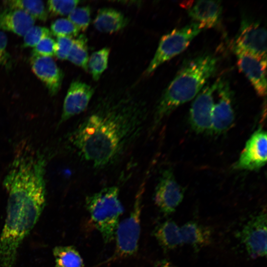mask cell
<instances>
[{
  "label": "cell",
  "mask_w": 267,
  "mask_h": 267,
  "mask_svg": "<svg viewBox=\"0 0 267 267\" xmlns=\"http://www.w3.org/2000/svg\"><path fill=\"white\" fill-rule=\"evenodd\" d=\"M68 134L81 160L97 170L119 162L144 131L148 111L144 100L129 89L106 91Z\"/></svg>",
  "instance_id": "6da1fadb"
},
{
  "label": "cell",
  "mask_w": 267,
  "mask_h": 267,
  "mask_svg": "<svg viewBox=\"0 0 267 267\" xmlns=\"http://www.w3.org/2000/svg\"><path fill=\"white\" fill-rule=\"evenodd\" d=\"M6 217L0 236V267H14L18 249L38 222L46 203V189L7 191Z\"/></svg>",
  "instance_id": "7a4b0ae2"
},
{
  "label": "cell",
  "mask_w": 267,
  "mask_h": 267,
  "mask_svg": "<svg viewBox=\"0 0 267 267\" xmlns=\"http://www.w3.org/2000/svg\"><path fill=\"white\" fill-rule=\"evenodd\" d=\"M218 62L215 56L203 54L184 64L166 88L156 104L150 126L151 132L155 131L176 108L197 96L216 72Z\"/></svg>",
  "instance_id": "3957f363"
},
{
  "label": "cell",
  "mask_w": 267,
  "mask_h": 267,
  "mask_svg": "<svg viewBox=\"0 0 267 267\" xmlns=\"http://www.w3.org/2000/svg\"><path fill=\"white\" fill-rule=\"evenodd\" d=\"M119 194V187L112 185L89 194L85 199L86 208L91 220L106 243L114 239L120 217L124 211Z\"/></svg>",
  "instance_id": "277c9868"
},
{
  "label": "cell",
  "mask_w": 267,
  "mask_h": 267,
  "mask_svg": "<svg viewBox=\"0 0 267 267\" xmlns=\"http://www.w3.org/2000/svg\"><path fill=\"white\" fill-rule=\"evenodd\" d=\"M144 186L143 182L138 189L130 215L119 222L115 233L114 254L104 264L124 259L136 253L141 230L140 216Z\"/></svg>",
  "instance_id": "5b68a950"
},
{
  "label": "cell",
  "mask_w": 267,
  "mask_h": 267,
  "mask_svg": "<svg viewBox=\"0 0 267 267\" xmlns=\"http://www.w3.org/2000/svg\"><path fill=\"white\" fill-rule=\"evenodd\" d=\"M203 29L200 24L193 22L183 27L175 29L164 35L145 71V75L151 74L163 63L184 51Z\"/></svg>",
  "instance_id": "8992f818"
},
{
  "label": "cell",
  "mask_w": 267,
  "mask_h": 267,
  "mask_svg": "<svg viewBox=\"0 0 267 267\" xmlns=\"http://www.w3.org/2000/svg\"><path fill=\"white\" fill-rule=\"evenodd\" d=\"M267 214L261 212L252 217L236 233L252 258L267 255Z\"/></svg>",
  "instance_id": "52a82bcc"
},
{
  "label": "cell",
  "mask_w": 267,
  "mask_h": 267,
  "mask_svg": "<svg viewBox=\"0 0 267 267\" xmlns=\"http://www.w3.org/2000/svg\"><path fill=\"white\" fill-rule=\"evenodd\" d=\"M233 46L267 60L266 29L259 21L243 17Z\"/></svg>",
  "instance_id": "ba28073f"
},
{
  "label": "cell",
  "mask_w": 267,
  "mask_h": 267,
  "mask_svg": "<svg viewBox=\"0 0 267 267\" xmlns=\"http://www.w3.org/2000/svg\"><path fill=\"white\" fill-rule=\"evenodd\" d=\"M218 80L206 85L194 98L189 113L190 125L195 132H211L212 115L214 104V95Z\"/></svg>",
  "instance_id": "9c48e42d"
},
{
  "label": "cell",
  "mask_w": 267,
  "mask_h": 267,
  "mask_svg": "<svg viewBox=\"0 0 267 267\" xmlns=\"http://www.w3.org/2000/svg\"><path fill=\"white\" fill-rule=\"evenodd\" d=\"M184 191L170 169H166L159 177L155 188L153 200L165 215L173 213L182 202Z\"/></svg>",
  "instance_id": "30bf717a"
},
{
  "label": "cell",
  "mask_w": 267,
  "mask_h": 267,
  "mask_svg": "<svg viewBox=\"0 0 267 267\" xmlns=\"http://www.w3.org/2000/svg\"><path fill=\"white\" fill-rule=\"evenodd\" d=\"M218 99L214 103L211 133L220 134L227 131L234 121L232 91L227 80L219 78L216 90Z\"/></svg>",
  "instance_id": "8fae6325"
},
{
  "label": "cell",
  "mask_w": 267,
  "mask_h": 267,
  "mask_svg": "<svg viewBox=\"0 0 267 267\" xmlns=\"http://www.w3.org/2000/svg\"><path fill=\"white\" fill-rule=\"evenodd\" d=\"M267 155V133L259 129L253 134L246 142L234 167L238 170H258L266 164Z\"/></svg>",
  "instance_id": "7c38bea8"
},
{
  "label": "cell",
  "mask_w": 267,
  "mask_h": 267,
  "mask_svg": "<svg viewBox=\"0 0 267 267\" xmlns=\"http://www.w3.org/2000/svg\"><path fill=\"white\" fill-rule=\"evenodd\" d=\"M94 92L93 88L89 85L79 80H73L63 102L58 125L84 112L88 108Z\"/></svg>",
  "instance_id": "4fadbf2b"
},
{
  "label": "cell",
  "mask_w": 267,
  "mask_h": 267,
  "mask_svg": "<svg viewBox=\"0 0 267 267\" xmlns=\"http://www.w3.org/2000/svg\"><path fill=\"white\" fill-rule=\"evenodd\" d=\"M237 65L261 96L267 93V60L233 46Z\"/></svg>",
  "instance_id": "5bb4252c"
},
{
  "label": "cell",
  "mask_w": 267,
  "mask_h": 267,
  "mask_svg": "<svg viewBox=\"0 0 267 267\" xmlns=\"http://www.w3.org/2000/svg\"><path fill=\"white\" fill-rule=\"evenodd\" d=\"M30 65L32 71L44 85L49 94L56 95L61 88L64 74L52 58L32 55Z\"/></svg>",
  "instance_id": "9a60e30c"
},
{
  "label": "cell",
  "mask_w": 267,
  "mask_h": 267,
  "mask_svg": "<svg viewBox=\"0 0 267 267\" xmlns=\"http://www.w3.org/2000/svg\"><path fill=\"white\" fill-rule=\"evenodd\" d=\"M183 4L193 22L204 29L214 27L220 21L222 9L220 1H189Z\"/></svg>",
  "instance_id": "2e32d148"
},
{
  "label": "cell",
  "mask_w": 267,
  "mask_h": 267,
  "mask_svg": "<svg viewBox=\"0 0 267 267\" xmlns=\"http://www.w3.org/2000/svg\"><path fill=\"white\" fill-rule=\"evenodd\" d=\"M35 19L24 11L6 8L0 13V30L24 36L34 26Z\"/></svg>",
  "instance_id": "e0dca14e"
},
{
  "label": "cell",
  "mask_w": 267,
  "mask_h": 267,
  "mask_svg": "<svg viewBox=\"0 0 267 267\" xmlns=\"http://www.w3.org/2000/svg\"><path fill=\"white\" fill-rule=\"evenodd\" d=\"M183 244L191 246L196 251L210 245L212 229L196 222L190 221L180 227Z\"/></svg>",
  "instance_id": "ac0fdd59"
},
{
  "label": "cell",
  "mask_w": 267,
  "mask_h": 267,
  "mask_svg": "<svg viewBox=\"0 0 267 267\" xmlns=\"http://www.w3.org/2000/svg\"><path fill=\"white\" fill-rule=\"evenodd\" d=\"M129 20L120 11L112 8H102L98 10L93 21V25L98 31L113 33L127 26Z\"/></svg>",
  "instance_id": "d6986e66"
},
{
  "label": "cell",
  "mask_w": 267,
  "mask_h": 267,
  "mask_svg": "<svg viewBox=\"0 0 267 267\" xmlns=\"http://www.w3.org/2000/svg\"><path fill=\"white\" fill-rule=\"evenodd\" d=\"M153 235L165 251L176 249L183 244L180 227L171 220L157 225L153 231Z\"/></svg>",
  "instance_id": "ffe728a7"
},
{
  "label": "cell",
  "mask_w": 267,
  "mask_h": 267,
  "mask_svg": "<svg viewBox=\"0 0 267 267\" xmlns=\"http://www.w3.org/2000/svg\"><path fill=\"white\" fill-rule=\"evenodd\" d=\"M56 267H86L78 250L73 246H57L52 250Z\"/></svg>",
  "instance_id": "44dd1931"
},
{
  "label": "cell",
  "mask_w": 267,
  "mask_h": 267,
  "mask_svg": "<svg viewBox=\"0 0 267 267\" xmlns=\"http://www.w3.org/2000/svg\"><path fill=\"white\" fill-rule=\"evenodd\" d=\"M6 8L22 10L35 19L43 22L47 20L48 14L44 3L39 0H8L3 1Z\"/></svg>",
  "instance_id": "7402d4cb"
},
{
  "label": "cell",
  "mask_w": 267,
  "mask_h": 267,
  "mask_svg": "<svg viewBox=\"0 0 267 267\" xmlns=\"http://www.w3.org/2000/svg\"><path fill=\"white\" fill-rule=\"evenodd\" d=\"M89 59L88 39L84 34L79 35L73 41L67 59L85 71H88Z\"/></svg>",
  "instance_id": "603a6c76"
},
{
  "label": "cell",
  "mask_w": 267,
  "mask_h": 267,
  "mask_svg": "<svg viewBox=\"0 0 267 267\" xmlns=\"http://www.w3.org/2000/svg\"><path fill=\"white\" fill-rule=\"evenodd\" d=\"M110 49L105 47L93 52L88 61L89 70L93 80L97 81L108 66Z\"/></svg>",
  "instance_id": "cb8c5ba5"
},
{
  "label": "cell",
  "mask_w": 267,
  "mask_h": 267,
  "mask_svg": "<svg viewBox=\"0 0 267 267\" xmlns=\"http://www.w3.org/2000/svg\"><path fill=\"white\" fill-rule=\"evenodd\" d=\"M51 35L73 38L79 35L80 30L68 18H58L50 26Z\"/></svg>",
  "instance_id": "d4e9b609"
},
{
  "label": "cell",
  "mask_w": 267,
  "mask_h": 267,
  "mask_svg": "<svg viewBox=\"0 0 267 267\" xmlns=\"http://www.w3.org/2000/svg\"><path fill=\"white\" fill-rule=\"evenodd\" d=\"M90 8L89 6L76 7L68 15V19L80 31H85L90 21Z\"/></svg>",
  "instance_id": "484cf974"
},
{
  "label": "cell",
  "mask_w": 267,
  "mask_h": 267,
  "mask_svg": "<svg viewBox=\"0 0 267 267\" xmlns=\"http://www.w3.org/2000/svg\"><path fill=\"white\" fill-rule=\"evenodd\" d=\"M80 2L78 0H48L47 2V10L48 15L55 17L69 15L77 7Z\"/></svg>",
  "instance_id": "4316f807"
},
{
  "label": "cell",
  "mask_w": 267,
  "mask_h": 267,
  "mask_svg": "<svg viewBox=\"0 0 267 267\" xmlns=\"http://www.w3.org/2000/svg\"><path fill=\"white\" fill-rule=\"evenodd\" d=\"M50 30L46 27L33 26L24 36L22 46L23 47H34L43 38L51 36Z\"/></svg>",
  "instance_id": "83f0119b"
},
{
  "label": "cell",
  "mask_w": 267,
  "mask_h": 267,
  "mask_svg": "<svg viewBox=\"0 0 267 267\" xmlns=\"http://www.w3.org/2000/svg\"><path fill=\"white\" fill-rule=\"evenodd\" d=\"M56 41L51 37H46L42 39L34 47L32 55L52 57L55 56Z\"/></svg>",
  "instance_id": "f1b7e54d"
},
{
  "label": "cell",
  "mask_w": 267,
  "mask_h": 267,
  "mask_svg": "<svg viewBox=\"0 0 267 267\" xmlns=\"http://www.w3.org/2000/svg\"><path fill=\"white\" fill-rule=\"evenodd\" d=\"M74 39L66 37H57L55 56L60 60H66L71 49Z\"/></svg>",
  "instance_id": "f546056e"
},
{
  "label": "cell",
  "mask_w": 267,
  "mask_h": 267,
  "mask_svg": "<svg viewBox=\"0 0 267 267\" xmlns=\"http://www.w3.org/2000/svg\"><path fill=\"white\" fill-rule=\"evenodd\" d=\"M7 38L6 34L0 31V65L10 69L11 67V56L7 50Z\"/></svg>",
  "instance_id": "4dcf8cb0"
},
{
  "label": "cell",
  "mask_w": 267,
  "mask_h": 267,
  "mask_svg": "<svg viewBox=\"0 0 267 267\" xmlns=\"http://www.w3.org/2000/svg\"><path fill=\"white\" fill-rule=\"evenodd\" d=\"M154 267H178L167 260L158 261L155 264Z\"/></svg>",
  "instance_id": "1f68e13d"
}]
</instances>
